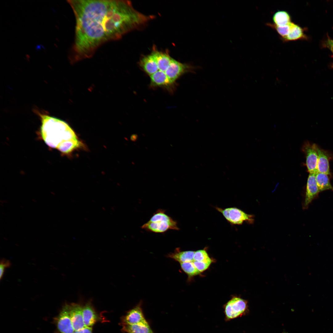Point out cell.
<instances>
[{"instance_id":"484cf974","label":"cell","mask_w":333,"mask_h":333,"mask_svg":"<svg viewBox=\"0 0 333 333\" xmlns=\"http://www.w3.org/2000/svg\"><path fill=\"white\" fill-rule=\"evenodd\" d=\"M11 265V263L9 260L5 259L1 260L0 264V279H2L3 276L6 269L10 267Z\"/></svg>"},{"instance_id":"7a4b0ae2","label":"cell","mask_w":333,"mask_h":333,"mask_svg":"<svg viewBox=\"0 0 333 333\" xmlns=\"http://www.w3.org/2000/svg\"><path fill=\"white\" fill-rule=\"evenodd\" d=\"M36 111L41 122L40 135L47 146L64 154H70L82 146L74 131L66 122Z\"/></svg>"},{"instance_id":"277c9868","label":"cell","mask_w":333,"mask_h":333,"mask_svg":"<svg viewBox=\"0 0 333 333\" xmlns=\"http://www.w3.org/2000/svg\"><path fill=\"white\" fill-rule=\"evenodd\" d=\"M216 208L228 221L232 224L240 225L245 221L252 224L254 222V215L247 214L237 208L231 207L223 209L216 207Z\"/></svg>"},{"instance_id":"ac0fdd59","label":"cell","mask_w":333,"mask_h":333,"mask_svg":"<svg viewBox=\"0 0 333 333\" xmlns=\"http://www.w3.org/2000/svg\"><path fill=\"white\" fill-rule=\"evenodd\" d=\"M151 84L154 86L168 87L172 84L165 72L158 70L150 76Z\"/></svg>"},{"instance_id":"7402d4cb","label":"cell","mask_w":333,"mask_h":333,"mask_svg":"<svg viewBox=\"0 0 333 333\" xmlns=\"http://www.w3.org/2000/svg\"><path fill=\"white\" fill-rule=\"evenodd\" d=\"M180 264L182 269L189 277L197 275L200 273L195 266L193 261Z\"/></svg>"},{"instance_id":"52a82bcc","label":"cell","mask_w":333,"mask_h":333,"mask_svg":"<svg viewBox=\"0 0 333 333\" xmlns=\"http://www.w3.org/2000/svg\"><path fill=\"white\" fill-rule=\"evenodd\" d=\"M318 146L315 144L306 142L302 147V150L306 156V165L309 173L316 174L318 172Z\"/></svg>"},{"instance_id":"d4e9b609","label":"cell","mask_w":333,"mask_h":333,"mask_svg":"<svg viewBox=\"0 0 333 333\" xmlns=\"http://www.w3.org/2000/svg\"><path fill=\"white\" fill-rule=\"evenodd\" d=\"M212 261H194L193 263L198 270L202 272L207 269L211 263Z\"/></svg>"},{"instance_id":"44dd1931","label":"cell","mask_w":333,"mask_h":333,"mask_svg":"<svg viewBox=\"0 0 333 333\" xmlns=\"http://www.w3.org/2000/svg\"><path fill=\"white\" fill-rule=\"evenodd\" d=\"M328 175L319 172L315 174L317 184L320 192L327 190L333 191V186L331 183Z\"/></svg>"},{"instance_id":"ffe728a7","label":"cell","mask_w":333,"mask_h":333,"mask_svg":"<svg viewBox=\"0 0 333 333\" xmlns=\"http://www.w3.org/2000/svg\"><path fill=\"white\" fill-rule=\"evenodd\" d=\"M122 330L127 333H154L149 325L122 324Z\"/></svg>"},{"instance_id":"cb8c5ba5","label":"cell","mask_w":333,"mask_h":333,"mask_svg":"<svg viewBox=\"0 0 333 333\" xmlns=\"http://www.w3.org/2000/svg\"><path fill=\"white\" fill-rule=\"evenodd\" d=\"M212 261L205 250H200L195 252L194 261Z\"/></svg>"},{"instance_id":"5b68a950","label":"cell","mask_w":333,"mask_h":333,"mask_svg":"<svg viewBox=\"0 0 333 333\" xmlns=\"http://www.w3.org/2000/svg\"><path fill=\"white\" fill-rule=\"evenodd\" d=\"M198 67L190 64H183L172 58L171 63L165 73L171 82L173 83L183 74L194 72Z\"/></svg>"},{"instance_id":"f1b7e54d","label":"cell","mask_w":333,"mask_h":333,"mask_svg":"<svg viewBox=\"0 0 333 333\" xmlns=\"http://www.w3.org/2000/svg\"><path fill=\"white\" fill-rule=\"evenodd\" d=\"M137 136H136V135H134L133 136H132L131 137L133 141L136 140L137 139Z\"/></svg>"},{"instance_id":"4fadbf2b","label":"cell","mask_w":333,"mask_h":333,"mask_svg":"<svg viewBox=\"0 0 333 333\" xmlns=\"http://www.w3.org/2000/svg\"><path fill=\"white\" fill-rule=\"evenodd\" d=\"M290 30L288 35L281 39L284 42L294 41L298 40H306L308 37L304 33V29L294 23H290Z\"/></svg>"},{"instance_id":"3957f363","label":"cell","mask_w":333,"mask_h":333,"mask_svg":"<svg viewBox=\"0 0 333 333\" xmlns=\"http://www.w3.org/2000/svg\"><path fill=\"white\" fill-rule=\"evenodd\" d=\"M142 228L155 233H163L169 229L179 230L177 222L165 213V210L159 209Z\"/></svg>"},{"instance_id":"ba28073f","label":"cell","mask_w":333,"mask_h":333,"mask_svg":"<svg viewBox=\"0 0 333 333\" xmlns=\"http://www.w3.org/2000/svg\"><path fill=\"white\" fill-rule=\"evenodd\" d=\"M247 306L246 301L240 298L234 297L229 301L225 307V312L227 318H236L245 310Z\"/></svg>"},{"instance_id":"8992f818","label":"cell","mask_w":333,"mask_h":333,"mask_svg":"<svg viewBox=\"0 0 333 333\" xmlns=\"http://www.w3.org/2000/svg\"><path fill=\"white\" fill-rule=\"evenodd\" d=\"M56 333H73L75 330L70 317L68 303L63 306L58 315L54 319Z\"/></svg>"},{"instance_id":"6da1fadb","label":"cell","mask_w":333,"mask_h":333,"mask_svg":"<svg viewBox=\"0 0 333 333\" xmlns=\"http://www.w3.org/2000/svg\"><path fill=\"white\" fill-rule=\"evenodd\" d=\"M75 14V39L72 62L92 56L103 43L118 39L152 17L138 12L128 1L69 0Z\"/></svg>"},{"instance_id":"7c38bea8","label":"cell","mask_w":333,"mask_h":333,"mask_svg":"<svg viewBox=\"0 0 333 333\" xmlns=\"http://www.w3.org/2000/svg\"><path fill=\"white\" fill-rule=\"evenodd\" d=\"M82 314L85 327H91L99 319V315L89 301L83 306Z\"/></svg>"},{"instance_id":"83f0119b","label":"cell","mask_w":333,"mask_h":333,"mask_svg":"<svg viewBox=\"0 0 333 333\" xmlns=\"http://www.w3.org/2000/svg\"><path fill=\"white\" fill-rule=\"evenodd\" d=\"M73 333H92V327H85L80 330L75 331Z\"/></svg>"},{"instance_id":"f546056e","label":"cell","mask_w":333,"mask_h":333,"mask_svg":"<svg viewBox=\"0 0 333 333\" xmlns=\"http://www.w3.org/2000/svg\"><path fill=\"white\" fill-rule=\"evenodd\" d=\"M331 67H332V68H333V64H332V66H331Z\"/></svg>"},{"instance_id":"603a6c76","label":"cell","mask_w":333,"mask_h":333,"mask_svg":"<svg viewBox=\"0 0 333 333\" xmlns=\"http://www.w3.org/2000/svg\"><path fill=\"white\" fill-rule=\"evenodd\" d=\"M290 23L283 26H277L270 23H266V24L275 30L280 35L281 39H282L285 37L289 33L290 28Z\"/></svg>"},{"instance_id":"9c48e42d","label":"cell","mask_w":333,"mask_h":333,"mask_svg":"<svg viewBox=\"0 0 333 333\" xmlns=\"http://www.w3.org/2000/svg\"><path fill=\"white\" fill-rule=\"evenodd\" d=\"M316 174L309 173L306 187L305 199L302 205L304 209L308 208L312 201L317 197L320 192L318 187L316 179Z\"/></svg>"},{"instance_id":"4316f807","label":"cell","mask_w":333,"mask_h":333,"mask_svg":"<svg viewBox=\"0 0 333 333\" xmlns=\"http://www.w3.org/2000/svg\"><path fill=\"white\" fill-rule=\"evenodd\" d=\"M323 46L329 49L333 54V39L328 36L323 42Z\"/></svg>"},{"instance_id":"9a60e30c","label":"cell","mask_w":333,"mask_h":333,"mask_svg":"<svg viewBox=\"0 0 333 333\" xmlns=\"http://www.w3.org/2000/svg\"><path fill=\"white\" fill-rule=\"evenodd\" d=\"M151 54L155 60L158 70L165 72L169 67L172 58L168 54L155 50Z\"/></svg>"},{"instance_id":"2e32d148","label":"cell","mask_w":333,"mask_h":333,"mask_svg":"<svg viewBox=\"0 0 333 333\" xmlns=\"http://www.w3.org/2000/svg\"><path fill=\"white\" fill-rule=\"evenodd\" d=\"M140 65L150 76L158 70L157 63L151 54L143 57L140 62Z\"/></svg>"},{"instance_id":"8fae6325","label":"cell","mask_w":333,"mask_h":333,"mask_svg":"<svg viewBox=\"0 0 333 333\" xmlns=\"http://www.w3.org/2000/svg\"><path fill=\"white\" fill-rule=\"evenodd\" d=\"M69 314L75 331L80 330L85 327L84 322L83 306L76 303L68 304Z\"/></svg>"},{"instance_id":"e0dca14e","label":"cell","mask_w":333,"mask_h":333,"mask_svg":"<svg viewBox=\"0 0 333 333\" xmlns=\"http://www.w3.org/2000/svg\"><path fill=\"white\" fill-rule=\"evenodd\" d=\"M195 252L191 251H182L177 248L174 253L168 254L167 257L180 263L192 262L194 261Z\"/></svg>"},{"instance_id":"d6986e66","label":"cell","mask_w":333,"mask_h":333,"mask_svg":"<svg viewBox=\"0 0 333 333\" xmlns=\"http://www.w3.org/2000/svg\"><path fill=\"white\" fill-rule=\"evenodd\" d=\"M274 24L278 26H283L291 22V17L289 12L286 10H278L272 16Z\"/></svg>"},{"instance_id":"5bb4252c","label":"cell","mask_w":333,"mask_h":333,"mask_svg":"<svg viewBox=\"0 0 333 333\" xmlns=\"http://www.w3.org/2000/svg\"><path fill=\"white\" fill-rule=\"evenodd\" d=\"M317 152L318 160L317 165V172L330 175L329 161L330 157L328 153L326 151L318 146Z\"/></svg>"},{"instance_id":"30bf717a","label":"cell","mask_w":333,"mask_h":333,"mask_svg":"<svg viewBox=\"0 0 333 333\" xmlns=\"http://www.w3.org/2000/svg\"><path fill=\"white\" fill-rule=\"evenodd\" d=\"M141 302L129 310L124 317L122 324H143L149 325L145 319L141 307Z\"/></svg>"}]
</instances>
